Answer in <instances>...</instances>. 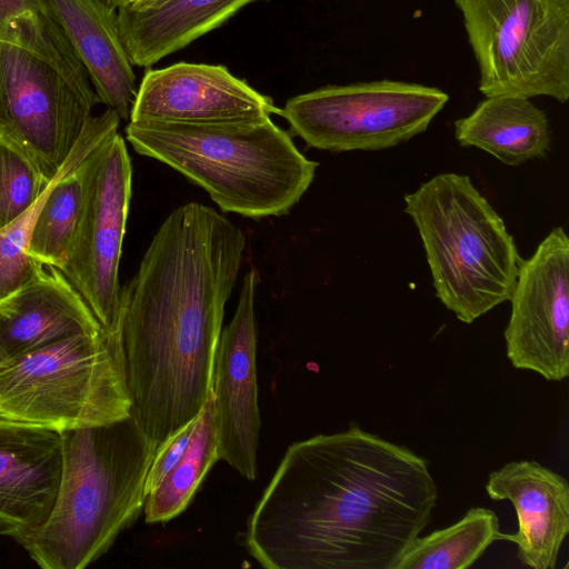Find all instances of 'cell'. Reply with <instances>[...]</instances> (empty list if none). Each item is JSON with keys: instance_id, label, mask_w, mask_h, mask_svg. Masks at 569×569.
<instances>
[{"instance_id": "6da1fadb", "label": "cell", "mask_w": 569, "mask_h": 569, "mask_svg": "<svg viewBox=\"0 0 569 569\" xmlns=\"http://www.w3.org/2000/svg\"><path fill=\"white\" fill-rule=\"evenodd\" d=\"M437 499L426 459L353 425L288 447L244 546L268 569H391Z\"/></svg>"}, {"instance_id": "7a4b0ae2", "label": "cell", "mask_w": 569, "mask_h": 569, "mask_svg": "<svg viewBox=\"0 0 569 569\" xmlns=\"http://www.w3.org/2000/svg\"><path fill=\"white\" fill-rule=\"evenodd\" d=\"M243 231L188 202L161 223L120 293V342L132 411L158 448L201 411L211 390L224 307Z\"/></svg>"}, {"instance_id": "3957f363", "label": "cell", "mask_w": 569, "mask_h": 569, "mask_svg": "<svg viewBox=\"0 0 569 569\" xmlns=\"http://www.w3.org/2000/svg\"><path fill=\"white\" fill-rule=\"evenodd\" d=\"M62 469L46 522L20 545L43 569H81L139 517L156 452L131 409L123 419L61 431Z\"/></svg>"}, {"instance_id": "277c9868", "label": "cell", "mask_w": 569, "mask_h": 569, "mask_svg": "<svg viewBox=\"0 0 569 569\" xmlns=\"http://www.w3.org/2000/svg\"><path fill=\"white\" fill-rule=\"evenodd\" d=\"M133 150L177 170L223 211L281 217L301 199L318 162L270 117L218 123L129 121Z\"/></svg>"}, {"instance_id": "5b68a950", "label": "cell", "mask_w": 569, "mask_h": 569, "mask_svg": "<svg viewBox=\"0 0 569 569\" xmlns=\"http://www.w3.org/2000/svg\"><path fill=\"white\" fill-rule=\"evenodd\" d=\"M99 97L60 27L46 13L0 24V133L52 180Z\"/></svg>"}, {"instance_id": "8992f818", "label": "cell", "mask_w": 569, "mask_h": 569, "mask_svg": "<svg viewBox=\"0 0 569 569\" xmlns=\"http://www.w3.org/2000/svg\"><path fill=\"white\" fill-rule=\"evenodd\" d=\"M442 305L471 323L508 301L522 261L512 236L467 174L439 173L407 193Z\"/></svg>"}, {"instance_id": "52a82bcc", "label": "cell", "mask_w": 569, "mask_h": 569, "mask_svg": "<svg viewBox=\"0 0 569 569\" xmlns=\"http://www.w3.org/2000/svg\"><path fill=\"white\" fill-rule=\"evenodd\" d=\"M122 353L106 332L79 335L0 365V416L63 431L131 413Z\"/></svg>"}, {"instance_id": "ba28073f", "label": "cell", "mask_w": 569, "mask_h": 569, "mask_svg": "<svg viewBox=\"0 0 569 569\" xmlns=\"http://www.w3.org/2000/svg\"><path fill=\"white\" fill-rule=\"evenodd\" d=\"M485 97L569 99V0H453Z\"/></svg>"}, {"instance_id": "9c48e42d", "label": "cell", "mask_w": 569, "mask_h": 569, "mask_svg": "<svg viewBox=\"0 0 569 569\" xmlns=\"http://www.w3.org/2000/svg\"><path fill=\"white\" fill-rule=\"evenodd\" d=\"M448 99L439 88L383 79L326 86L295 96L279 116L311 148L375 151L426 131Z\"/></svg>"}, {"instance_id": "30bf717a", "label": "cell", "mask_w": 569, "mask_h": 569, "mask_svg": "<svg viewBox=\"0 0 569 569\" xmlns=\"http://www.w3.org/2000/svg\"><path fill=\"white\" fill-rule=\"evenodd\" d=\"M87 162L82 213L60 271L121 350L119 266L131 199V160L123 138L116 132Z\"/></svg>"}, {"instance_id": "8fae6325", "label": "cell", "mask_w": 569, "mask_h": 569, "mask_svg": "<svg viewBox=\"0 0 569 569\" xmlns=\"http://www.w3.org/2000/svg\"><path fill=\"white\" fill-rule=\"evenodd\" d=\"M568 282L569 239L556 227L520 263L503 332L511 365L548 381L569 375Z\"/></svg>"}, {"instance_id": "7c38bea8", "label": "cell", "mask_w": 569, "mask_h": 569, "mask_svg": "<svg viewBox=\"0 0 569 569\" xmlns=\"http://www.w3.org/2000/svg\"><path fill=\"white\" fill-rule=\"evenodd\" d=\"M258 280L256 269H250L242 280L234 315L219 337L212 379L219 460L251 481L258 475L261 429L254 316Z\"/></svg>"}, {"instance_id": "4fadbf2b", "label": "cell", "mask_w": 569, "mask_h": 569, "mask_svg": "<svg viewBox=\"0 0 569 569\" xmlns=\"http://www.w3.org/2000/svg\"><path fill=\"white\" fill-rule=\"evenodd\" d=\"M279 113L271 97L227 67L182 61L144 72L129 121L218 123Z\"/></svg>"}, {"instance_id": "5bb4252c", "label": "cell", "mask_w": 569, "mask_h": 569, "mask_svg": "<svg viewBox=\"0 0 569 569\" xmlns=\"http://www.w3.org/2000/svg\"><path fill=\"white\" fill-rule=\"evenodd\" d=\"M61 469L60 431L0 416V536L21 543L46 522Z\"/></svg>"}, {"instance_id": "9a60e30c", "label": "cell", "mask_w": 569, "mask_h": 569, "mask_svg": "<svg viewBox=\"0 0 569 569\" xmlns=\"http://www.w3.org/2000/svg\"><path fill=\"white\" fill-rule=\"evenodd\" d=\"M490 499L509 500L518 531L501 540L517 546L520 562L533 569H553L569 532V485L556 471L532 460L512 461L492 471L486 483Z\"/></svg>"}, {"instance_id": "2e32d148", "label": "cell", "mask_w": 569, "mask_h": 569, "mask_svg": "<svg viewBox=\"0 0 569 569\" xmlns=\"http://www.w3.org/2000/svg\"><path fill=\"white\" fill-rule=\"evenodd\" d=\"M104 332L63 273L46 266L32 282L0 301V365L79 336Z\"/></svg>"}, {"instance_id": "e0dca14e", "label": "cell", "mask_w": 569, "mask_h": 569, "mask_svg": "<svg viewBox=\"0 0 569 569\" xmlns=\"http://www.w3.org/2000/svg\"><path fill=\"white\" fill-rule=\"evenodd\" d=\"M88 72L100 102L129 120L138 92L117 9L104 0H41Z\"/></svg>"}, {"instance_id": "ac0fdd59", "label": "cell", "mask_w": 569, "mask_h": 569, "mask_svg": "<svg viewBox=\"0 0 569 569\" xmlns=\"http://www.w3.org/2000/svg\"><path fill=\"white\" fill-rule=\"evenodd\" d=\"M256 1L260 0H163L143 11L119 7L120 37L131 64L150 67Z\"/></svg>"}, {"instance_id": "d6986e66", "label": "cell", "mask_w": 569, "mask_h": 569, "mask_svg": "<svg viewBox=\"0 0 569 569\" xmlns=\"http://www.w3.org/2000/svg\"><path fill=\"white\" fill-rule=\"evenodd\" d=\"M453 126L461 147L481 149L508 166L542 158L550 150L548 118L527 98L486 97Z\"/></svg>"}, {"instance_id": "ffe728a7", "label": "cell", "mask_w": 569, "mask_h": 569, "mask_svg": "<svg viewBox=\"0 0 569 569\" xmlns=\"http://www.w3.org/2000/svg\"><path fill=\"white\" fill-rule=\"evenodd\" d=\"M501 538L496 512L475 507L453 525L423 537L418 536L400 553L391 569H466Z\"/></svg>"}, {"instance_id": "44dd1931", "label": "cell", "mask_w": 569, "mask_h": 569, "mask_svg": "<svg viewBox=\"0 0 569 569\" xmlns=\"http://www.w3.org/2000/svg\"><path fill=\"white\" fill-rule=\"evenodd\" d=\"M219 460L212 390L197 416L189 446L174 467L150 490L144 500V520L166 522L190 503L203 478Z\"/></svg>"}, {"instance_id": "7402d4cb", "label": "cell", "mask_w": 569, "mask_h": 569, "mask_svg": "<svg viewBox=\"0 0 569 569\" xmlns=\"http://www.w3.org/2000/svg\"><path fill=\"white\" fill-rule=\"evenodd\" d=\"M50 181L0 133V230L28 210Z\"/></svg>"}, {"instance_id": "603a6c76", "label": "cell", "mask_w": 569, "mask_h": 569, "mask_svg": "<svg viewBox=\"0 0 569 569\" xmlns=\"http://www.w3.org/2000/svg\"><path fill=\"white\" fill-rule=\"evenodd\" d=\"M196 419L197 417L174 432L156 449L147 475L146 496L174 467L187 450L192 437Z\"/></svg>"}, {"instance_id": "cb8c5ba5", "label": "cell", "mask_w": 569, "mask_h": 569, "mask_svg": "<svg viewBox=\"0 0 569 569\" xmlns=\"http://www.w3.org/2000/svg\"><path fill=\"white\" fill-rule=\"evenodd\" d=\"M42 11L41 0H0V24Z\"/></svg>"}, {"instance_id": "d4e9b609", "label": "cell", "mask_w": 569, "mask_h": 569, "mask_svg": "<svg viewBox=\"0 0 569 569\" xmlns=\"http://www.w3.org/2000/svg\"><path fill=\"white\" fill-rule=\"evenodd\" d=\"M163 0H122L120 7H126L131 10L143 11L156 7L161 3Z\"/></svg>"}, {"instance_id": "484cf974", "label": "cell", "mask_w": 569, "mask_h": 569, "mask_svg": "<svg viewBox=\"0 0 569 569\" xmlns=\"http://www.w3.org/2000/svg\"><path fill=\"white\" fill-rule=\"evenodd\" d=\"M109 6H111L112 8L114 9H118L121 3H122V0H104Z\"/></svg>"}]
</instances>
